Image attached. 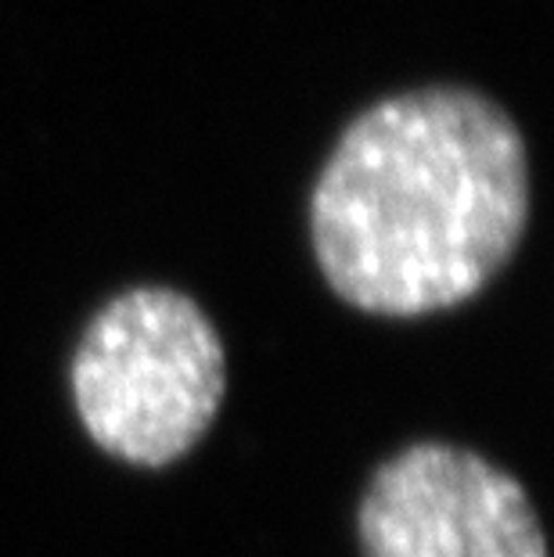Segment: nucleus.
I'll use <instances>...</instances> for the list:
<instances>
[{
	"instance_id": "obj_1",
	"label": "nucleus",
	"mask_w": 554,
	"mask_h": 557,
	"mask_svg": "<svg viewBox=\"0 0 554 557\" xmlns=\"http://www.w3.org/2000/svg\"><path fill=\"white\" fill-rule=\"evenodd\" d=\"M529 162L512 115L465 87L360 112L310 198V238L338 299L379 317L454 310L515 256Z\"/></svg>"
},
{
	"instance_id": "obj_2",
	"label": "nucleus",
	"mask_w": 554,
	"mask_h": 557,
	"mask_svg": "<svg viewBox=\"0 0 554 557\" xmlns=\"http://www.w3.org/2000/svg\"><path fill=\"white\" fill-rule=\"evenodd\" d=\"M227 357L202 306L173 288H130L87 324L73 399L87 435L137 468H167L209 432Z\"/></svg>"
},
{
	"instance_id": "obj_3",
	"label": "nucleus",
	"mask_w": 554,
	"mask_h": 557,
	"mask_svg": "<svg viewBox=\"0 0 554 557\" xmlns=\"http://www.w3.org/2000/svg\"><path fill=\"white\" fill-rule=\"evenodd\" d=\"M357 540L364 557H551L518 479L446 443L407 446L374 471Z\"/></svg>"
}]
</instances>
